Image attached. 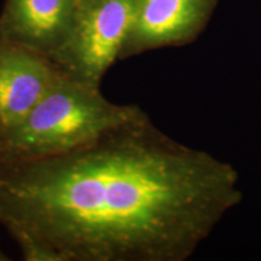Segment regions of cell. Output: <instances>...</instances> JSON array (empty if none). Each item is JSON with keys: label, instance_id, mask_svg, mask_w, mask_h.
Here are the masks:
<instances>
[{"label": "cell", "instance_id": "277c9868", "mask_svg": "<svg viewBox=\"0 0 261 261\" xmlns=\"http://www.w3.org/2000/svg\"><path fill=\"white\" fill-rule=\"evenodd\" d=\"M217 4L218 0H136L120 61L190 44L207 27Z\"/></svg>", "mask_w": 261, "mask_h": 261}, {"label": "cell", "instance_id": "8992f818", "mask_svg": "<svg viewBox=\"0 0 261 261\" xmlns=\"http://www.w3.org/2000/svg\"><path fill=\"white\" fill-rule=\"evenodd\" d=\"M76 0H6L0 39L51 57L69 29Z\"/></svg>", "mask_w": 261, "mask_h": 261}, {"label": "cell", "instance_id": "3957f363", "mask_svg": "<svg viewBox=\"0 0 261 261\" xmlns=\"http://www.w3.org/2000/svg\"><path fill=\"white\" fill-rule=\"evenodd\" d=\"M136 0H76L64 40L51 55L58 69L83 83L100 86L120 61L132 24Z\"/></svg>", "mask_w": 261, "mask_h": 261}, {"label": "cell", "instance_id": "52a82bcc", "mask_svg": "<svg viewBox=\"0 0 261 261\" xmlns=\"http://www.w3.org/2000/svg\"><path fill=\"white\" fill-rule=\"evenodd\" d=\"M10 257L6 255V254L3 252L2 249H0V261H9Z\"/></svg>", "mask_w": 261, "mask_h": 261}, {"label": "cell", "instance_id": "7a4b0ae2", "mask_svg": "<svg viewBox=\"0 0 261 261\" xmlns=\"http://www.w3.org/2000/svg\"><path fill=\"white\" fill-rule=\"evenodd\" d=\"M144 113L136 104L107 99L100 86L62 74L22 122L0 137V158L65 154Z\"/></svg>", "mask_w": 261, "mask_h": 261}, {"label": "cell", "instance_id": "6da1fadb", "mask_svg": "<svg viewBox=\"0 0 261 261\" xmlns=\"http://www.w3.org/2000/svg\"><path fill=\"white\" fill-rule=\"evenodd\" d=\"M242 197L233 166L146 113L65 154L0 158V226L25 261H185Z\"/></svg>", "mask_w": 261, "mask_h": 261}, {"label": "cell", "instance_id": "5b68a950", "mask_svg": "<svg viewBox=\"0 0 261 261\" xmlns=\"http://www.w3.org/2000/svg\"><path fill=\"white\" fill-rule=\"evenodd\" d=\"M62 74L46 55L0 39V137L22 122Z\"/></svg>", "mask_w": 261, "mask_h": 261}]
</instances>
